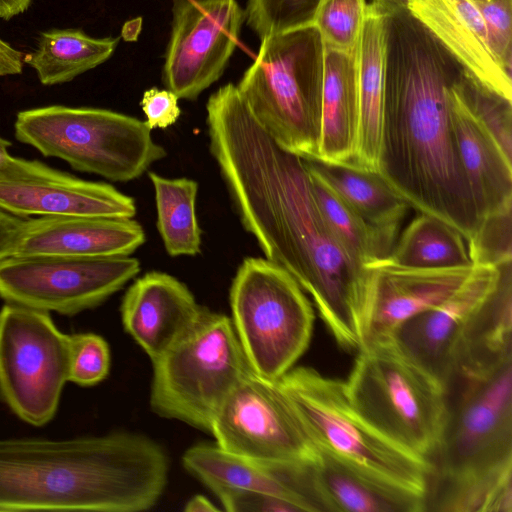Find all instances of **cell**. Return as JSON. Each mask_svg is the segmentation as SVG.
Instances as JSON below:
<instances>
[{
	"mask_svg": "<svg viewBox=\"0 0 512 512\" xmlns=\"http://www.w3.org/2000/svg\"><path fill=\"white\" fill-rule=\"evenodd\" d=\"M209 149L244 229L310 295L337 344L357 351L369 269L336 238L303 157L281 147L236 87L206 104Z\"/></svg>",
	"mask_w": 512,
	"mask_h": 512,
	"instance_id": "6da1fadb",
	"label": "cell"
},
{
	"mask_svg": "<svg viewBox=\"0 0 512 512\" xmlns=\"http://www.w3.org/2000/svg\"><path fill=\"white\" fill-rule=\"evenodd\" d=\"M178 97L170 90L151 88L144 92L141 107L145 114V123L150 130L165 129L178 120L181 114Z\"/></svg>",
	"mask_w": 512,
	"mask_h": 512,
	"instance_id": "74e56055",
	"label": "cell"
},
{
	"mask_svg": "<svg viewBox=\"0 0 512 512\" xmlns=\"http://www.w3.org/2000/svg\"><path fill=\"white\" fill-rule=\"evenodd\" d=\"M369 269L362 317L361 346L392 338L410 318L450 297L467 279L474 265L413 268L382 259Z\"/></svg>",
	"mask_w": 512,
	"mask_h": 512,
	"instance_id": "e0dca14e",
	"label": "cell"
},
{
	"mask_svg": "<svg viewBox=\"0 0 512 512\" xmlns=\"http://www.w3.org/2000/svg\"><path fill=\"white\" fill-rule=\"evenodd\" d=\"M316 449L378 481L426 497L431 463L375 430L353 407L344 381L310 367L277 380Z\"/></svg>",
	"mask_w": 512,
	"mask_h": 512,
	"instance_id": "52a82bcc",
	"label": "cell"
},
{
	"mask_svg": "<svg viewBox=\"0 0 512 512\" xmlns=\"http://www.w3.org/2000/svg\"><path fill=\"white\" fill-rule=\"evenodd\" d=\"M450 102L457 149L480 223L512 206V161L452 89Z\"/></svg>",
	"mask_w": 512,
	"mask_h": 512,
	"instance_id": "7402d4cb",
	"label": "cell"
},
{
	"mask_svg": "<svg viewBox=\"0 0 512 512\" xmlns=\"http://www.w3.org/2000/svg\"><path fill=\"white\" fill-rule=\"evenodd\" d=\"M25 220L0 209V261L12 256Z\"/></svg>",
	"mask_w": 512,
	"mask_h": 512,
	"instance_id": "f35d334b",
	"label": "cell"
},
{
	"mask_svg": "<svg viewBox=\"0 0 512 512\" xmlns=\"http://www.w3.org/2000/svg\"><path fill=\"white\" fill-rule=\"evenodd\" d=\"M118 38H93L81 30H50L40 35L36 49L25 61L44 85L71 81L109 59Z\"/></svg>",
	"mask_w": 512,
	"mask_h": 512,
	"instance_id": "4316f807",
	"label": "cell"
},
{
	"mask_svg": "<svg viewBox=\"0 0 512 512\" xmlns=\"http://www.w3.org/2000/svg\"><path fill=\"white\" fill-rule=\"evenodd\" d=\"M168 472L163 447L136 433L0 439V511H146Z\"/></svg>",
	"mask_w": 512,
	"mask_h": 512,
	"instance_id": "3957f363",
	"label": "cell"
},
{
	"mask_svg": "<svg viewBox=\"0 0 512 512\" xmlns=\"http://www.w3.org/2000/svg\"><path fill=\"white\" fill-rule=\"evenodd\" d=\"M163 83L194 100L223 74L239 40L245 11L236 0H173Z\"/></svg>",
	"mask_w": 512,
	"mask_h": 512,
	"instance_id": "9a60e30c",
	"label": "cell"
},
{
	"mask_svg": "<svg viewBox=\"0 0 512 512\" xmlns=\"http://www.w3.org/2000/svg\"><path fill=\"white\" fill-rule=\"evenodd\" d=\"M33 0H0V18L9 20L25 12Z\"/></svg>",
	"mask_w": 512,
	"mask_h": 512,
	"instance_id": "60d3db41",
	"label": "cell"
},
{
	"mask_svg": "<svg viewBox=\"0 0 512 512\" xmlns=\"http://www.w3.org/2000/svg\"><path fill=\"white\" fill-rule=\"evenodd\" d=\"M148 176L154 188L157 229L170 256H195L201 251V229L196 215L198 183L188 178Z\"/></svg>",
	"mask_w": 512,
	"mask_h": 512,
	"instance_id": "83f0119b",
	"label": "cell"
},
{
	"mask_svg": "<svg viewBox=\"0 0 512 512\" xmlns=\"http://www.w3.org/2000/svg\"><path fill=\"white\" fill-rule=\"evenodd\" d=\"M407 10L481 84L512 100L511 72L497 58L473 0H409Z\"/></svg>",
	"mask_w": 512,
	"mask_h": 512,
	"instance_id": "44dd1931",
	"label": "cell"
},
{
	"mask_svg": "<svg viewBox=\"0 0 512 512\" xmlns=\"http://www.w3.org/2000/svg\"><path fill=\"white\" fill-rule=\"evenodd\" d=\"M426 511L512 512V358L445 387Z\"/></svg>",
	"mask_w": 512,
	"mask_h": 512,
	"instance_id": "277c9868",
	"label": "cell"
},
{
	"mask_svg": "<svg viewBox=\"0 0 512 512\" xmlns=\"http://www.w3.org/2000/svg\"><path fill=\"white\" fill-rule=\"evenodd\" d=\"M152 364V411L208 432L222 403L251 369L231 319L206 307L193 328Z\"/></svg>",
	"mask_w": 512,
	"mask_h": 512,
	"instance_id": "30bf717a",
	"label": "cell"
},
{
	"mask_svg": "<svg viewBox=\"0 0 512 512\" xmlns=\"http://www.w3.org/2000/svg\"><path fill=\"white\" fill-rule=\"evenodd\" d=\"M11 146V142L0 137V168L8 161L11 157L8 148Z\"/></svg>",
	"mask_w": 512,
	"mask_h": 512,
	"instance_id": "ee69618b",
	"label": "cell"
},
{
	"mask_svg": "<svg viewBox=\"0 0 512 512\" xmlns=\"http://www.w3.org/2000/svg\"><path fill=\"white\" fill-rule=\"evenodd\" d=\"M358 127L356 49L354 52L346 53L324 47L318 158L331 162L353 161L356 155Z\"/></svg>",
	"mask_w": 512,
	"mask_h": 512,
	"instance_id": "cb8c5ba5",
	"label": "cell"
},
{
	"mask_svg": "<svg viewBox=\"0 0 512 512\" xmlns=\"http://www.w3.org/2000/svg\"><path fill=\"white\" fill-rule=\"evenodd\" d=\"M145 239L133 218L40 216L25 220L12 256H130Z\"/></svg>",
	"mask_w": 512,
	"mask_h": 512,
	"instance_id": "ffe728a7",
	"label": "cell"
},
{
	"mask_svg": "<svg viewBox=\"0 0 512 512\" xmlns=\"http://www.w3.org/2000/svg\"><path fill=\"white\" fill-rule=\"evenodd\" d=\"M451 89L511 159L512 100L487 88L464 69Z\"/></svg>",
	"mask_w": 512,
	"mask_h": 512,
	"instance_id": "4dcf8cb0",
	"label": "cell"
},
{
	"mask_svg": "<svg viewBox=\"0 0 512 512\" xmlns=\"http://www.w3.org/2000/svg\"><path fill=\"white\" fill-rule=\"evenodd\" d=\"M480 11L492 48L505 67L511 72L512 64V0H473Z\"/></svg>",
	"mask_w": 512,
	"mask_h": 512,
	"instance_id": "d590c367",
	"label": "cell"
},
{
	"mask_svg": "<svg viewBox=\"0 0 512 512\" xmlns=\"http://www.w3.org/2000/svg\"><path fill=\"white\" fill-rule=\"evenodd\" d=\"M211 491L229 512H299L290 502L258 491L234 487H217Z\"/></svg>",
	"mask_w": 512,
	"mask_h": 512,
	"instance_id": "8d00e7d4",
	"label": "cell"
},
{
	"mask_svg": "<svg viewBox=\"0 0 512 512\" xmlns=\"http://www.w3.org/2000/svg\"><path fill=\"white\" fill-rule=\"evenodd\" d=\"M232 324L251 370L277 381L305 353L315 314L295 278L277 263L247 257L230 287Z\"/></svg>",
	"mask_w": 512,
	"mask_h": 512,
	"instance_id": "8fae6325",
	"label": "cell"
},
{
	"mask_svg": "<svg viewBox=\"0 0 512 512\" xmlns=\"http://www.w3.org/2000/svg\"><path fill=\"white\" fill-rule=\"evenodd\" d=\"M311 461L250 460L210 443L196 444L188 448L182 457L187 472L210 490L217 487L249 489L284 499L296 506L299 512H323L314 489Z\"/></svg>",
	"mask_w": 512,
	"mask_h": 512,
	"instance_id": "ac0fdd59",
	"label": "cell"
},
{
	"mask_svg": "<svg viewBox=\"0 0 512 512\" xmlns=\"http://www.w3.org/2000/svg\"><path fill=\"white\" fill-rule=\"evenodd\" d=\"M209 432L222 450L250 460L307 462L317 453L278 382L251 369L222 403Z\"/></svg>",
	"mask_w": 512,
	"mask_h": 512,
	"instance_id": "5bb4252c",
	"label": "cell"
},
{
	"mask_svg": "<svg viewBox=\"0 0 512 512\" xmlns=\"http://www.w3.org/2000/svg\"><path fill=\"white\" fill-rule=\"evenodd\" d=\"M0 209L16 216L133 218L135 200L114 186L86 181L36 160L10 157L0 168Z\"/></svg>",
	"mask_w": 512,
	"mask_h": 512,
	"instance_id": "2e32d148",
	"label": "cell"
},
{
	"mask_svg": "<svg viewBox=\"0 0 512 512\" xmlns=\"http://www.w3.org/2000/svg\"><path fill=\"white\" fill-rule=\"evenodd\" d=\"M204 308L177 278L150 271L127 289L120 310L125 331L154 361L193 328Z\"/></svg>",
	"mask_w": 512,
	"mask_h": 512,
	"instance_id": "d6986e66",
	"label": "cell"
},
{
	"mask_svg": "<svg viewBox=\"0 0 512 512\" xmlns=\"http://www.w3.org/2000/svg\"><path fill=\"white\" fill-rule=\"evenodd\" d=\"M110 350L103 337L95 333L70 335L69 381L93 386L109 373Z\"/></svg>",
	"mask_w": 512,
	"mask_h": 512,
	"instance_id": "e575fe53",
	"label": "cell"
},
{
	"mask_svg": "<svg viewBox=\"0 0 512 512\" xmlns=\"http://www.w3.org/2000/svg\"><path fill=\"white\" fill-rule=\"evenodd\" d=\"M184 510L187 512H211L218 511L219 508L205 496L195 495L187 501Z\"/></svg>",
	"mask_w": 512,
	"mask_h": 512,
	"instance_id": "7bdbcfd3",
	"label": "cell"
},
{
	"mask_svg": "<svg viewBox=\"0 0 512 512\" xmlns=\"http://www.w3.org/2000/svg\"><path fill=\"white\" fill-rule=\"evenodd\" d=\"M324 45L313 25L261 39L237 88L255 118L284 149L318 157Z\"/></svg>",
	"mask_w": 512,
	"mask_h": 512,
	"instance_id": "8992f818",
	"label": "cell"
},
{
	"mask_svg": "<svg viewBox=\"0 0 512 512\" xmlns=\"http://www.w3.org/2000/svg\"><path fill=\"white\" fill-rule=\"evenodd\" d=\"M22 68L21 52L0 39V76L20 74Z\"/></svg>",
	"mask_w": 512,
	"mask_h": 512,
	"instance_id": "ab89813d",
	"label": "cell"
},
{
	"mask_svg": "<svg viewBox=\"0 0 512 512\" xmlns=\"http://www.w3.org/2000/svg\"><path fill=\"white\" fill-rule=\"evenodd\" d=\"M359 127L354 163L376 169L384 75V15L368 2L356 47Z\"/></svg>",
	"mask_w": 512,
	"mask_h": 512,
	"instance_id": "484cf974",
	"label": "cell"
},
{
	"mask_svg": "<svg viewBox=\"0 0 512 512\" xmlns=\"http://www.w3.org/2000/svg\"><path fill=\"white\" fill-rule=\"evenodd\" d=\"M462 66L407 10L384 15L377 171L410 207L469 240L478 213L459 157L450 90Z\"/></svg>",
	"mask_w": 512,
	"mask_h": 512,
	"instance_id": "7a4b0ae2",
	"label": "cell"
},
{
	"mask_svg": "<svg viewBox=\"0 0 512 512\" xmlns=\"http://www.w3.org/2000/svg\"><path fill=\"white\" fill-rule=\"evenodd\" d=\"M310 177L320 211L342 245L364 265L387 258L398 236L369 224L319 178Z\"/></svg>",
	"mask_w": 512,
	"mask_h": 512,
	"instance_id": "f546056e",
	"label": "cell"
},
{
	"mask_svg": "<svg viewBox=\"0 0 512 512\" xmlns=\"http://www.w3.org/2000/svg\"><path fill=\"white\" fill-rule=\"evenodd\" d=\"M512 206L484 216L467 241L469 258L474 265H500L512 261Z\"/></svg>",
	"mask_w": 512,
	"mask_h": 512,
	"instance_id": "836d02e7",
	"label": "cell"
},
{
	"mask_svg": "<svg viewBox=\"0 0 512 512\" xmlns=\"http://www.w3.org/2000/svg\"><path fill=\"white\" fill-rule=\"evenodd\" d=\"M367 0H319L312 25L325 48L351 53L358 43Z\"/></svg>",
	"mask_w": 512,
	"mask_h": 512,
	"instance_id": "1f68e13d",
	"label": "cell"
},
{
	"mask_svg": "<svg viewBox=\"0 0 512 512\" xmlns=\"http://www.w3.org/2000/svg\"><path fill=\"white\" fill-rule=\"evenodd\" d=\"M140 270L139 260L130 256H9L0 261V297L74 315L103 303Z\"/></svg>",
	"mask_w": 512,
	"mask_h": 512,
	"instance_id": "4fadbf2b",
	"label": "cell"
},
{
	"mask_svg": "<svg viewBox=\"0 0 512 512\" xmlns=\"http://www.w3.org/2000/svg\"><path fill=\"white\" fill-rule=\"evenodd\" d=\"M70 335L48 312L7 303L0 310V395L23 421L42 426L55 415L69 381Z\"/></svg>",
	"mask_w": 512,
	"mask_h": 512,
	"instance_id": "7c38bea8",
	"label": "cell"
},
{
	"mask_svg": "<svg viewBox=\"0 0 512 512\" xmlns=\"http://www.w3.org/2000/svg\"><path fill=\"white\" fill-rule=\"evenodd\" d=\"M14 129L18 141L44 156L116 182L139 178L167 154L145 121L107 109L53 105L24 110Z\"/></svg>",
	"mask_w": 512,
	"mask_h": 512,
	"instance_id": "9c48e42d",
	"label": "cell"
},
{
	"mask_svg": "<svg viewBox=\"0 0 512 512\" xmlns=\"http://www.w3.org/2000/svg\"><path fill=\"white\" fill-rule=\"evenodd\" d=\"M409 0H370L368 3L382 15L407 9Z\"/></svg>",
	"mask_w": 512,
	"mask_h": 512,
	"instance_id": "b9f144b4",
	"label": "cell"
},
{
	"mask_svg": "<svg viewBox=\"0 0 512 512\" xmlns=\"http://www.w3.org/2000/svg\"><path fill=\"white\" fill-rule=\"evenodd\" d=\"M503 264H473L450 297L407 320L392 337L444 390L456 373L512 349V274Z\"/></svg>",
	"mask_w": 512,
	"mask_h": 512,
	"instance_id": "5b68a950",
	"label": "cell"
},
{
	"mask_svg": "<svg viewBox=\"0 0 512 512\" xmlns=\"http://www.w3.org/2000/svg\"><path fill=\"white\" fill-rule=\"evenodd\" d=\"M356 352L344 381L355 410L392 443L430 462L446 415L441 383L393 338L365 344Z\"/></svg>",
	"mask_w": 512,
	"mask_h": 512,
	"instance_id": "ba28073f",
	"label": "cell"
},
{
	"mask_svg": "<svg viewBox=\"0 0 512 512\" xmlns=\"http://www.w3.org/2000/svg\"><path fill=\"white\" fill-rule=\"evenodd\" d=\"M387 261L413 268L472 265L463 235L427 213L414 218L397 239Z\"/></svg>",
	"mask_w": 512,
	"mask_h": 512,
	"instance_id": "f1b7e54d",
	"label": "cell"
},
{
	"mask_svg": "<svg viewBox=\"0 0 512 512\" xmlns=\"http://www.w3.org/2000/svg\"><path fill=\"white\" fill-rule=\"evenodd\" d=\"M311 461L323 512H423L424 495L378 481L318 449Z\"/></svg>",
	"mask_w": 512,
	"mask_h": 512,
	"instance_id": "603a6c76",
	"label": "cell"
},
{
	"mask_svg": "<svg viewBox=\"0 0 512 512\" xmlns=\"http://www.w3.org/2000/svg\"><path fill=\"white\" fill-rule=\"evenodd\" d=\"M319 0H248L247 24L260 39L312 25Z\"/></svg>",
	"mask_w": 512,
	"mask_h": 512,
	"instance_id": "d6a6232c",
	"label": "cell"
},
{
	"mask_svg": "<svg viewBox=\"0 0 512 512\" xmlns=\"http://www.w3.org/2000/svg\"><path fill=\"white\" fill-rule=\"evenodd\" d=\"M311 174L319 178L369 224L394 235L409 204L375 169L350 162L303 157Z\"/></svg>",
	"mask_w": 512,
	"mask_h": 512,
	"instance_id": "d4e9b609",
	"label": "cell"
}]
</instances>
